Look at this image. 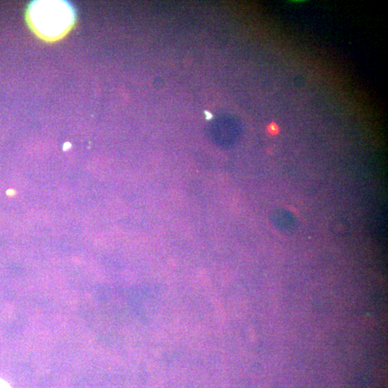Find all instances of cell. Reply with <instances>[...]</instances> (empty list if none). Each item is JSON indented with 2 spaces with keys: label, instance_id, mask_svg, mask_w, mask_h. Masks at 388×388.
Instances as JSON below:
<instances>
[{
  "label": "cell",
  "instance_id": "1",
  "mask_svg": "<svg viewBox=\"0 0 388 388\" xmlns=\"http://www.w3.org/2000/svg\"><path fill=\"white\" fill-rule=\"evenodd\" d=\"M27 18L38 36L46 41H54L71 30L75 14L66 2L37 1L28 8Z\"/></svg>",
  "mask_w": 388,
  "mask_h": 388
},
{
  "label": "cell",
  "instance_id": "2",
  "mask_svg": "<svg viewBox=\"0 0 388 388\" xmlns=\"http://www.w3.org/2000/svg\"><path fill=\"white\" fill-rule=\"evenodd\" d=\"M0 388H11V387L6 380L0 379Z\"/></svg>",
  "mask_w": 388,
  "mask_h": 388
}]
</instances>
